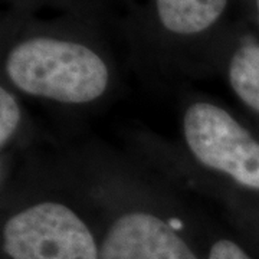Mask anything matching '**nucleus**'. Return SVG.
I'll use <instances>...</instances> for the list:
<instances>
[{
    "label": "nucleus",
    "instance_id": "f257e3e1",
    "mask_svg": "<svg viewBox=\"0 0 259 259\" xmlns=\"http://www.w3.org/2000/svg\"><path fill=\"white\" fill-rule=\"evenodd\" d=\"M3 82L42 101L85 107L104 100L114 68L93 39L71 30L33 28L9 39L2 55Z\"/></svg>",
    "mask_w": 259,
    "mask_h": 259
},
{
    "label": "nucleus",
    "instance_id": "f03ea898",
    "mask_svg": "<svg viewBox=\"0 0 259 259\" xmlns=\"http://www.w3.org/2000/svg\"><path fill=\"white\" fill-rule=\"evenodd\" d=\"M182 139L187 153L204 170L228 183L259 193V139L228 108L193 100L182 114Z\"/></svg>",
    "mask_w": 259,
    "mask_h": 259
},
{
    "label": "nucleus",
    "instance_id": "7ed1b4c3",
    "mask_svg": "<svg viewBox=\"0 0 259 259\" xmlns=\"http://www.w3.org/2000/svg\"><path fill=\"white\" fill-rule=\"evenodd\" d=\"M2 248L10 259H100V243L81 210L55 196L10 210L2 225Z\"/></svg>",
    "mask_w": 259,
    "mask_h": 259
},
{
    "label": "nucleus",
    "instance_id": "20e7f679",
    "mask_svg": "<svg viewBox=\"0 0 259 259\" xmlns=\"http://www.w3.org/2000/svg\"><path fill=\"white\" fill-rule=\"evenodd\" d=\"M117 212L100 243V259H199L156 209L133 204Z\"/></svg>",
    "mask_w": 259,
    "mask_h": 259
},
{
    "label": "nucleus",
    "instance_id": "39448f33",
    "mask_svg": "<svg viewBox=\"0 0 259 259\" xmlns=\"http://www.w3.org/2000/svg\"><path fill=\"white\" fill-rule=\"evenodd\" d=\"M232 0H150V18L167 44L192 45L212 36L226 18Z\"/></svg>",
    "mask_w": 259,
    "mask_h": 259
},
{
    "label": "nucleus",
    "instance_id": "423d86ee",
    "mask_svg": "<svg viewBox=\"0 0 259 259\" xmlns=\"http://www.w3.org/2000/svg\"><path fill=\"white\" fill-rule=\"evenodd\" d=\"M225 76L233 95L259 115V40L239 39L225 59Z\"/></svg>",
    "mask_w": 259,
    "mask_h": 259
},
{
    "label": "nucleus",
    "instance_id": "0eeeda50",
    "mask_svg": "<svg viewBox=\"0 0 259 259\" xmlns=\"http://www.w3.org/2000/svg\"><path fill=\"white\" fill-rule=\"evenodd\" d=\"M23 121V110L16 91L8 83L0 87V148L6 151L18 137Z\"/></svg>",
    "mask_w": 259,
    "mask_h": 259
},
{
    "label": "nucleus",
    "instance_id": "6e6552de",
    "mask_svg": "<svg viewBox=\"0 0 259 259\" xmlns=\"http://www.w3.org/2000/svg\"><path fill=\"white\" fill-rule=\"evenodd\" d=\"M207 259H252L239 243L222 238L212 243Z\"/></svg>",
    "mask_w": 259,
    "mask_h": 259
},
{
    "label": "nucleus",
    "instance_id": "1a4fd4ad",
    "mask_svg": "<svg viewBox=\"0 0 259 259\" xmlns=\"http://www.w3.org/2000/svg\"><path fill=\"white\" fill-rule=\"evenodd\" d=\"M252 6H253V15H255V22L259 30V0H252Z\"/></svg>",
    "mask_w": 259,
    "mask_h": 259
}]
</instances>
